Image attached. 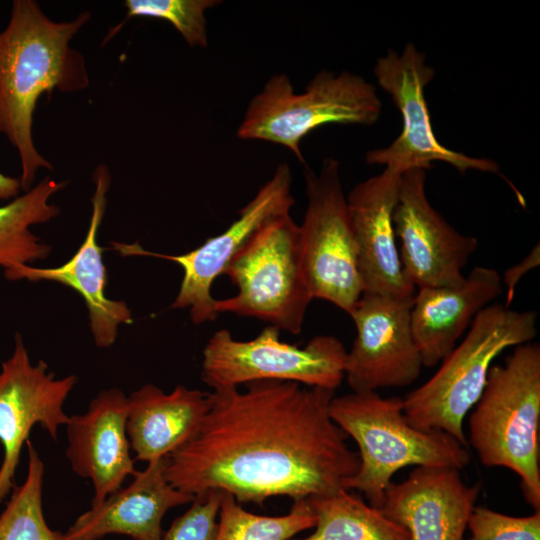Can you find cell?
Instances as JSON below:
<instances>
[{"label": "cell", "mask_w": 540, "mask_h": 540, "mask_svg": "<svg viewBox=\"0 0 540 540\" xmlns=\"http://www.w3.org/2000/svg\"><path fill=\"white\" fill-rule=\"evenodd\" d=\"M218 517L215 540H289L316 524L305 499L293 502L288 514L265 516L246 511L226 491H222Z\"/></svg>", "instance_id": "cell-25"}, {"label": "cell", "mask_w": 540, "mask_h": 540, "mask_svg": "<svg viewBox=\"0 0 540 540\" xmlns=\"http://www.w3.org/2000/svg\"><path fill=\"white\" fill-rule=\"evenodd\" d=\"M467 528V540H540V511L529 516H511L475 506Z\"/></svg>", "instance_id": "cell-27"}, {"label": "cell", "mask_w": 540, "mask_h": 540, "mask_svg": "<svg viewBox=\"0 0 540 540\" xmlns=\"http://www.w3.org/2000/svg\"><path fill=\"white\" fill-rule=\"evenodd\" d=\"M221 3L220 0H126L125 20L142 16L167 21L189 46L206 48L208 32L205 13Z\"/></svg>", "instance_id": "cell-26"}, {"label": "cell", "mask_w": 540, "mask_h": 540, "mask_svg": "<svg viewBox=\"0 0 540 540\" xmlns=\"http://www.w3.org/2000/svg\"><path fill=\"white\" fill-rule=\"evenodd\" d=\"M480 489L466 484L456 468L418 466L388 485L379 509L410 540H464Z\"/></svg>", "instance_id": "cell-16"}, {"label": "cell", "mask_w": 540, "mask_h": 540, "mask_svg": "<svg viewBox=\"0 0 540 540\" xmlns=\"http://www.w3.org/2000/svg\"><path fill=\"white\" fill-rule=\"evenodd\" d=\"M412 302L362 294L349 315L357 333L344 377L352 392L405 387L419 377L423 363L411 327Z\"/></svg>", "instance_id": "cell-14"}, {"label": "cell", "mask_w": 540, "mask_h": 540, "mask_svg": "<svg viewBox=\"0 0 540 540\" xmlns=\"http://www.w3.org/2000/svg\"><path fill=\"white\" fill-rule=\"evenodd\" d=\"M80 13L71 21L49 19L32 0H15L0 32V134L16 148L21 189H31L39 168L52 164L36 149L33 114L39 97L58 89L77 92L89 85L84 57L70 46L90 19Z\"/></svg>", "instance_id": "cell-2"}, {"label": "cell", "mask_w": 540, "mask_h": 540, "mask_svg": "<svg viewBox=\"0 0 540 540\" xmlns=\"http://www.w3.org/2000/svg\"><path fill=\"white\" fill-rule=\"evenodd\" d=\"M66 184L47 176L25 194L0 207V266L6 269L18 264L29 265L49 255L51 247L43 244L30 227L60 213L49 199Z\"/></svg>", "instance_id": "cell-23"}, {"label": "cell", "mask_w": 540, "mask_h": 540, "mask_svg": "<svg viewBox=\"0 0 540 540\" xmlns=\"http://www.w3.org/2000/svg\"><path fill=\"white\" fill-rule=\"evenodd\" d=\"M94 180L95 192L88 232L73 257L54 268L13 265L4 269V274L9 280H49L74 289L83 297L88 308L90 328L96 345L105 348L115 342L119 325L131 324L133 319L125 302L105 296L107 274L102 259L103 249L97 243V233L104 216L110 185V173L106 166L101 164L97 167Z\"/></svg>", "instance_id": "cell-18"}, {"label": "cell", "mask_w": 540, "mask_h": 540, "mask_svg": "<svg viewBox=\"0 0 540 540\" xmlns=\"http://www.w3.org/2000/svg\"><path fill=\"white\" fill-rule=\"evenodd\" d=\"M194 498L167 480L164 457L147 463L128 486L78 516L64 536L66 540H100L116 534L132 540H161L166 512Z\"/></svg>", "instance_id": "cell-19"}, {"label": "cell", "mask_w": 540, "mask_h": 540, "mask_svg": "<svg viewBox=\"0 0 540 540\" xmlns=\"http://www.w3.org/2000/svg\"><path fill=\"white\" fill-rule=\"evenodd\" d=\"M373 73L378 85L398 108L402 130L388 146L369 150L365 155L367 164L404 172L411 168L429 170L433 162L441 161L461 173L468 170L499 172L495 161L454 151L436 138L425 99V89L435 71L414 44H406L400 53L387 52L376 61Z\"/></svg>", "instance_id": "cell-10"}, {"label": "cell", "mask_w": 540, "mask_h": 540, "mask_svg": "<svg viewBox=\"0 0 540 540\" xmlns=\"http://www.w3.org/2000/svg\"><path fill=\"white\" fill-rule=\"evenodd\" d=\"M402 173L385 167L346 196L363 294L413 299L416 292L405 274L393 224Z\"/></svg>", "instance_id": "cell-15"}, {"label": "cell", "mask_w": 540, "mask_h": 540, "mask_svg": "<svg viewBox=\"0 0 540 540\" xmlns=\"http://www.w3.org/2000/svg\"><path fill=\"white\" fill-rule=\"evenodd\" d=\"M501 275L476 266L452 286L418 288L410 320L423 366L434 367L456 346L476 315L502 294Z\"/></svg>", "instance_id": "cell-20"}, {"label": "cell", "mask_w": 540, "mask_h": 540, "mask_svg": "<svg viewBox=\"0 0 540 540\" xmlns=\"http://www.w3.org/2000/svg\"><path fill=\"white\" fill-rule=\"evenodd\" d=\"M305 500L316 518L315 530L289 540H410L403 526L350 490L342 488Z\"/></svg>", "instance_id": "cell-22"}, {"label": "cell", "mask_w": 540, "mask_h": 540, "mask_svg": "<svg viewBox=\"0 0 540 540\" xmlns=\"http://www.w3.org/2000/svg\"><path fill=\"white\" fill-rule=\"evenodd\" d=\"M540 264V246L536 244L531 251L517 264L509 267L501 276L502 285L506 287V303L507 307H510L515 293V288L520 279L532 269L538 267Z\"/></svg>", "instance_id": "cell-29"}, {"label": "cell", "mask_w": 540, "mask_h": 540, "mask_svg": "<svg viewBox=\"0 0 540 540\" xmlns=\"http://www.w3.org/2000/svg\"><path fill=\"white\" fill-rule=\"evenodd\" d=\"M222 490L196 495L190 508L176 518L161 540H215Z\"/></svg>", "instance_id": "cell-28"}, {"label": "cell", "mask_w": 540, "mask_h": 540, "mask_svg": "<svg viewBox=\"0 0 540 540\" xmlns=\"http://www.w3.org/2000/svg\"><path fill=\"white\" fill-rule=\"evenodd\" d=\"M536 335L535 311H517L503 304L485 307L435 374L405 395L406 419L423 431H444L467 447L464 418L479 400L494 359Z\"/></svg>", "instance_id": "cell-5"}, {"label": "cell", "mask_w": 540, "mask_h": 540, "mask_svg": "<svg viewBox=\"0 0 540 540\" xmlns=\"http://www.w3.org/2000/svg\"><path fill=\"white\" fill-rule=\"evenodd\" d=\"M28 466L23 483L14 486L0 514V540H66L53 530L43 513L44 463L30 440L27 441Z\"/></svg>", "instance_id": "cell-24"}, {"label": "cell", "mask_w": 540, "mask_h": 540, "mask_svg": "<svg viewBox=\"0 0 540 540\" xmlns=\"http://www.w3.org/2000/svg\"><path fill=\"white\" fill-rule=\"evenodd\" d=\"M202 355L201 378L213 390L277 380L335 391L344 378L347 350L332 335H317L304 347L288 344L280 340V330L269 325L247 341L220 329Z\"/></svg>", "instance_id": "cell-8"}, {"label": "cell", "mask_w": 540, "mask_h": 540, "mask_svg": "<svg viewBox=\"0 0 540 540\" xmlns=\"http://www.w3.org/2000/svg\"><path fill=\"white\" fill-rule=\"evenodd\" d=\"M381 111L375 86L360 75L324 69L298 93L279 73L250 100L236 136L281 145L304 165L301 142L309 133L328 124L373 125Z\"/></svg>", "instance_id": "cell-6"}, {"label": "cell", "mask_w": 540, "mask_h": 540, "mask_svg": "<svg viewBox=\"0 0 540 540\" xmlns=\"http://www.w3.org/2000/svg\"><path fill=\"white\" fill-rule=\"evenodd\" d=\"M127 396L118 388L100 391L87 410L65 424V455L78 476L91 481V506L104 501L137 472L126 431Z\"/></svg>", "instance_id": "cell-17"}, {"label": "cell", "mask_w": 540, "mask_h": 540, "mask_svg": "<svg viewBox=\"0 0 540 540\" xmlns=\"http://www.w3.org/2000/svg\"><path fill=\"white\" fill-rule=\"evenodd\" d=\"M224 274L237 293L215 300L218 315L256 318L293 335L302 331L314 297L302 266L299 225L290 214L262 226Z\"/></svg>", "instance_id": "cell-7"}, {"label": "cell", "mask_w": 540, "mask_h": 540, "mask_svg": "<svg viewBox=\"0 0 540 540\" xmlns=\"http://www.w3.org/2000/svg\"><path fill=\"white\" fill-rule=\"evenodd\" d=\"M291 186L290 166L279 163L272 177L238 211V218L222 233L180 255L150 252L137 243L131 246L130 253L159 257L179 264L183 269V278L171 308H188L191 320L196 325L213 321L218 316L214 308L216 299L211 294L214 281L224 274L230 262L262 226L274 218L289 214L295 203Z\"/></svg>", "instance_id": "cell-11"}, {"label": "cell", "mask_w": 540, "mask_h": 540, "mask_svg": "<svg viewBox=\"0 0 540 540\" xmlns=\"http://www.w3.org/2000/svg\"><path fill=\"white\" fill-rule=\"evenodd\" d=\"M303 166L307 197L299 225L303 270L314 298L328 301L350 315L363 287L340 165L327 157L318 172L307 164Z\"/></svg>", "instance_id": "cell-9"}, {"label": "cell", "mask_w": 540, "mask_h": 540, "mask_svg": "<svg viewBox=\"0 0 540 540\" xmlns=\"http://www.w3.org/2000/svg\"><path fill=\"white\" fill-rule=\"evenodd\" d=\"M329 414L359 448V468L342 482V488L362 493L373 507H381L394 474L406 466L461 470L470 462L467 447L450 434L412 426L401 397H382L377 392L334 396Z\"/></svg>", "instance_id": "cell-3"}, {"label": "cell", "mask_w": 540, "mask_h": 540, "mask_svg": "<svg viewBox=\"0 0 540 540\" xmlns=\"http://www.w3.org/2000/svg\"><path fill=\"white\" fill-rule=\"evenodd\" d=\"M77 383L75 375L57 379L43 360L33 364L20 334L0 370V503L15 486L21 451L39 425L53 440L69 416L63 406Z\"/></svg>", "instance_id": "cell-12"}, {"label": "cell", "mask_w": 540, "mask_h": 540, "mask_svg": "<svg viewBox=\"0 0 540 540\" xmlns=\"http://www.w3.org/2000/svg\"><path fill=\"white\" fill-rule=\"evenodd\" d=\"M427 170L401 174L393 224L400 259L415 288L452 286L464 279L462 269L478 240L458 232L430 204Z\"/></svg>", "instance_id": "cell-13"}, {"label": "cell", "mask_w": 540, "mask_h": 540, "mask_svg": "<svg viewBox=\"0 0 540 540\" xmlns=\"http://www.w3.org/2000/svg\"><path fill=\"white\" fill-rule=\"evenodd\" d=\"M469 443L486 467L520 478L526 502L540 511V346L515 347L492 365L468 420Z\"/></svg>", "instance_id": "cell-4"}, {"label": "cell", "mask_w": 540, "mask_h": 540, "mask_svg": "<svg viewBox=\"0 0 540 540\" xmlns=\"http://www.w3.org/2000/svg\"><path fill=\"white\" fill-rule=\"evenodd\" d=\"M209 395L184 385L165 393L145 384L127 397L126 431L137 460L167 457L198 432L209 409Z\"/></svg>", "instance_id": "cell-21"}, {"label": "cell", "mask_w": 540, "mask_h": 540, "mask_svg": "<svg viewBox=\"0 0 540 540\" xmlns=\"http://www.w3.org/2000/svg\"><path fill=\"white\" fill-rule=\"evenodd\" d=\"M21 189L20 180L0 172V200L15 197Z\"/></svg>", "instance_id": "cell-30"}, {"label": "cell", "mask_w": 540, "mask_h": 540, "mask_svg": "<svg viewBox=\"0 0 540 540\" xmlns=\"http://www.w3.org/2000/svg\"><path fill=\"white\" fill-rule=\"evenodd\" d=\"M214 389L196 435L165 457V476L196 496L211 489L241 503L274 496L300 501L342 489L359 468L358 453L332 420L335 391L259 380Z\"/></svg>", "instance_id": "cell-1"}]
</instances>
